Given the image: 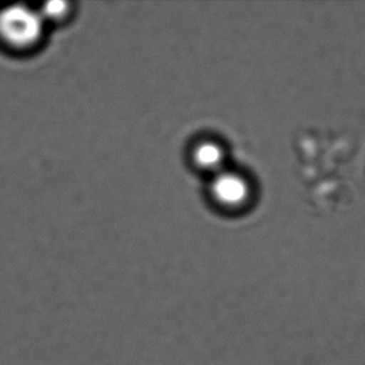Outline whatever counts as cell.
<instances>
[{"label":"cell","mask_w":365,"mask_h":365,"mask_svg":"<svg viewBox=\"0 0 365 365\" xmlns=\"http://www.w3.org/2000/svg\"><path fill=\"white\" fill-rule=\"evenodd\" d=\"M43 17L24 6L0 12V43L13 51H29L40 42Z\"/></svg>","instance_id":"6da1fadb"},{"label":"cell","mask_w":365,"mask_h":365,"mask_svg":"<svg viewBox=\"0 0 365 365\" xmlns=\"http://www.w3.org/2000/svg\"><path fill=\"white\" fill-rule=\"evenodd\" d=\"M210 192L219 205L227 209H237L246 205L252 189L244 176L222 169L215 174L210 182Z\"/></svg>","instance_id":"7a4b0ae2"},{"label":"cell","mask_w":365,"mask_h":365,"mask_svg":"<svg viewBox=\"0 0 365 365\" xmlns=\"http://www.w3.org/2000/svg\"><path fill=\"white\" fill-rule=\"evenodd\" d=\"M192 160L199 169L212 173L222 171L225 152L222 146L215 141H202L192 150Z\"/></svg>","instance_id":"3957f363"},{"label":"cell","mask_w":365,"mask_h":365,"mask_svg":"<svg viewBox=\"0 0 365 365\" xmlns=\"http://www.w3.org/2000/svg\"><path fill=\"white\" fill-rule=\"evenodd\" d=\"M45 16L48 19H60L68 12V4L64 1L48 2L44 9Z\"/></svg>","instance_id":"277c9868"}]
</instances>
